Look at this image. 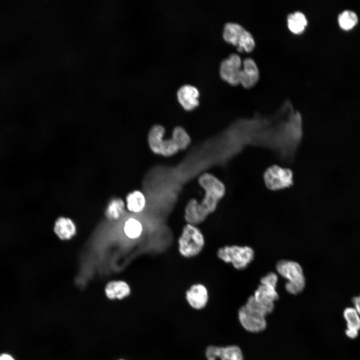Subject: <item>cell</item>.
<instances>
[{
	"mask_svg": "<svg viewBox=\"0 0 360 360\" xmlns=\"http://www.w3.org/2000/svg\"><path fill=\"white\" fill-rule=\"evenodd\" d=\"M186 298L192 308L200 310L204 308L208 302V291L204 285L194 284L186 292Z\"/></svg>",
	"mask_w": 360,
	"mask_h": 360,
	"instance_id": "obj_11",
	"label": "cell"
},
{
	"mask_svg": "<svg viewBox=\"0 0 360 360\" xmlns=\"http://www.w3.org/2000/svg\"><path fill=\"white\" fill-rule=\"evenodd\" d=\"M263 176L266 186L272 190L290 188L294 184L292 172L278 165L268 167Z\"/></svg>",
	"mask_w": 360,
	"mask_h": 360,
	"instance_id": "obj_8",
	"label": "cell"
},
{
	"mask_svg": "<svg viewBox=\"0 0 360 360\" xmlns=\"http://www.w3.org/2000/svg\"><path fill=\"white\" fill-rule=\"evenodd\" d=\"M221 347L216 346H208L205 351L207 360H216L220 358Z\"/></svg>",
	"mask_w": 360,
	"mask_h": 360,
	"instance_id": "obj_24",
	"label": "cell"
},
{
	"mask_svg": "<svg viewBox=\"0 0 360 360\" xmlns=\"http://www.w3.org/2000/svg\"><path fill=\"white\" fill-rule=\"evenodd\" d=\"M259 78V71L254 60L250 58H245L242 68L240 83L244 87L249 88L256 84Z\"/></svg>",
	"mask_w": 360,
	"mask_h": 360,
	"instance_id": "obj_13",
	"label": "cell"
},
{
	"mask_svg": "<svg viewBox=\"0 0 360 360\" xmlns=\"http://www.w3.org/2000/svg\"><path fill=\"white\" fill-rule=\"evenodd\" d=\"M265 316L246 304L240 308L238 312L241 325L246 330L252 332H260L265 329L266 326Z\"/></svg>",
	"mask_w": 360,
	"mask_h": 360,
	"instance_id": "obj_9",
	"label": "cell"
},
{
	"mask_svg": "<svg viewBox=\"0 0 360 360\" xmlns=\"http://www.w3.org/2000/svg\"><path fill=\"white\" fill-rule=\"evenodd\" d=\"M105 292L110 299H122L130 294V289L128 284L124 281H112L106 284Z\"/></svg>",
	"mask_w": 360,
	"mask_h": 360,
	"instance_id": "obj_16",
	"label": "cell"
},
{
	"mask_svg": "<svg viewBox=\"0 0 360 360\" xmlns=\"http://www.w3.org/2000/svg\"><path fill=\"white\" fill-rule=\"evenodd\" d=\"M199 91L198 88L190 84L182 86L177 92L178 99L184 108L191 110L199 104L198 97Z\"/></svg>",
	"mask_w": 360,
	"mask_h": 360,
	"instance_id": "obj_12",
	"label": "cell"
},
{
	"mask_svg": "<svg viewBox=\"0 0 360 360\" xmlns=\"http://www.w3.org/2000/svg\"><path fill=\"white\" fill-rule=\"evenodd\" d=\"M277 272L288 282L286 283V291L293 294H297L302 291L306 280L302 268L298 262L280 260L276 264Z\"/></svg>",
	"mask_w": 360,
	"mask_h": 360,
	"instance_id": "obj_3",
	"label": "cell"
},
{
	"mask_svg": "<svg viewBox=\"0 0 360 360\" xmlns=\"http://www.w3.org/2000/svg\"><path fill=\"white\" fill-rule=\"evenodd\" d=\"M217 256L226 263H232L234 267L239 270L246 268L252 260L254 251L248 246H224L217 251Z\"/></svg>",
	"mask_w": 360,
	"mask_h": 360,
	"instance_id": "obj_5",
	"label": "cell"
},
{
	"mask_svg": "<svg viewBox=\"0 0 360 360\" xmlns=\"http://www.w3.org/2000/svg\"><path fill=\"white\" fill-rule=\"evenodd\" d=\"M126 202L128 210L134 213L142 212L146 205L145 196L139 190H134L129 193L126 198Z\"/></svg>",
	"mask_w": 360,
	"mask_h": 360,
	"instance_id": "obj_17",
	"label": "cell"
},
{
	"mask_svg": "<svg viewBox=\"0 0 360 360\" xmlns=\"http://www.w3.org/2000/svg\"></svg>",
	"mask_w": 360,
	"mask_h": 360,
	"instance_id": "obj_27",
	"label": "cell"
},
{
	"mask_svg": "<svg viewBox=\"0 0 360 360\" xmlns=\"http://www.w3.org/2000/svg\"><path fill=\"white\" fill-rule=\"evenodd\" d=\"M287 22L289 29L292 32L300 34L304 30L308 21L304 13L296 11L288 16Z\"/></svg>",
	"mask_w": 360,
	"mask_h": 360,
	"instance_id": "obj_18",
	"label": "cell"
},
{
	"mask_svg": "<svg viewBox=\"0 0 360 360\" xmlns=\"http://www.w3.org/2000/svg\"><path fill=\"white\" fill-rule=\"evenodd\" d=\"M198 182L205 191L204 198L200 203L196 199H191L185 210L190 219L200 224L216 210L218 202L224 195L226 188L220 180L209 173L202 174Z\"/></svg>",
	"mask_w": 360,
	"mask_h": 360,
	"instance_id": "obj_1",
	"label": "cell"
},
{
	"mask_svg": "<svg viewBox=\"0 0 360 360\" xmlns=\"http://www.w3.org/2000/svg\"><path fill=\"white\" fill-rule=\"evenodd\" d=\"M338 20L340 26L345 30L353 28L357 24L358 20L357 14L350 10H344L341 12Z\"/></svg>",
	"mask_w": 360,
	"mask_h": 360,
	"instance_id": "obj_21",
	"label": "cell"
},
{
	"mask_svg": "<svg viewBox=\"0 0 360 360\" xmlns=\"http://www.w3.org/2000/svg\"><path fill=\"white\" fill-rule=\"evenodd\" d=\"M242 61L239 55L232 54L220 63V72L221 78L232 84L240 83Z\"/></svg>",
	"mask_w": 360,
	"mask_h": 360,
	"instance_id": "obj_10",
	"label": "cell"
},
{
	"mask_svg": "<svg viewBox=\"0 0 360 360\" xmlns=\"http://www.w3.org/2000/svg\"><path fill=\"white\" fill-rule=\"evenodd\" d=\"M278 278L270 272L260 279V284L252 295L256 302L266 315L273 310L274 302L278 298L276 290Z\"/></svg>",
	"mask_w": 360,
	"mask_h": 360,
	"instance_id": "obj_2",
	"label": "cell"
},
{
	"mask_svg": "<svg viewBox=\"0 0 360 360\" xmlns=\"http://www.w3.org/2000/svg\"><path fill=\"white\" fill-rule=\"evenodd\" d=\"M223 38L228 42L237 46L239 51H251L255 42L252 34L240 24L233 22L225 24Z\"/></svg>",
	"mask_w": 360,
	"mask_h": 360,
	"instance_id": "obj_6",
	"label": "cell"
},
{
	"mask_svg": "<svg viewBox=\"0 0 360 360\" xmlns=\"http://www.w3.org/2000/svg\"><path fill=\"white\" fill-rule=\"evenodd\" d=\"M178 243L180 254L186 258H191L197 256L202 250L204 239L198 228L187 224L183 228Z\"/></svg>",
	"mask_w": 360,
	"mask_h": 360,
	"instance_id": "obj_4",
	"label": "cell"
},
{
	"mask_svg": "<svg viewBox=\"0 0 360 360\" xmlns=\"http://www.w3.org/2000/svg\"><path fill=\"white\" fill-rule=\"evenodd\" d=\"M124 231L128 238L136 240L141 236L143 232V227L142 223L138 220L130 218L125 222Z\"/></svg>",
	"mask_w": 360,
	"mask_h": 360,
	"instance_id": "obj_19",
	"label": "cell"
},
{
	"mask_svg": "<svg viewBox=\"0 0 360 360\" xmlns=\"http://www.w3.org/2000/svg\"><path fill=\"white\" fill-rule=\"evenodd\" d=\"M54 231L61 240H69L75 235L76 228L70 218L60 217L55 222Z\"/></svg>",
	"mask_w": 360,
	"mask_h": 360,
	"instance_id": "obj_15",
	"label": "cell"
},
{
	"mask_svg": "<svg viewBox=\"0 0 360 360\" xmlns=\"http://www.w3.org/2000/svg\"><path fill=\"white\" fill-rule=\"evenodd\" d=\"M0 360H16L11 355L4 353L0 354Z\"/></svg>",
	"mask_w": 360,
	"mask_h": 360,
	"instance_id": "obj_26",
	"label": "cell"
},
{
	"mask_svg": "<svg viewBox=\"0 0 360 360\" xmlns=\"http://www.w3.org/2000/svg\"><path fill=\"white\" fill-rule=\"evenodd\" d=\"M172 138L180 150L187 148L190 142V136L181 126H176L174 129Z\"/></svg>",
	"mask_w": 360,
	"mask_h": 360,
	"instance_id": "obj_22",
	"label": "cell"
},
{
	"mask_svg": "<svg viewBox=\"0 0 360 360\" xmlns=\"http://www.w3.org/2000/svg\"><path fill=\"white\" fill-rule=\"evenodd\" d=\"M220 358L221 360H244L240 348L235 345L221 347Z\"/></svg>",
	"mask_w": 360,
	"mask_h": 360,
	"instance_id": "obj_23",
	"label": "cell"
},
{
	"mask_svg": "<svg viewBox=\"0 0 360 360\" xmlns=\"http://www.w3.org/2000/svg\"><path fill=\"white\" fill-rule=\"evenodd\" d=\"M352 301L354 306V308L360 316V295L353 297Z\"/></svg>",
	"mask_w": 360,
	"mask_h": 360,
	"instance_id": "obj_25",
	"label": "cell"
},
{
	"mask_svg": "<svg viewBox=\"0 0 360 360\" xmlns=\"http://www.w3.org/2000/svg\"><path fill=\"white\" fill-rule=\"evenodd\" d=\"M124 212V203L119 198L112 200L106 210V217L110 220H116L123 215Z\"/></svg>",
	"mask_w": 360,
	"mask_h": 360,
	"instance_id": "obj_20",
	"label": "cell"
},
{
	"mask_svg": "<svg viewBox=\"0 0 360 360\" xmlns=\"http://www.w3.org/2000/svg\"><path fill=\"white\" fill-rule=\"evenodd\" d=\"M164 132V128L162 126H154L148 134L149 146L154 154L165 156H172L176 154L179 148L172 138L163 139Z\"/></svg>",
	"mask_w": 360,
	"mask_h": 360,
	"instance_id": "obj_7",
	"label": "cell"
},
{
	"mask_svg": "<svg viewBox=\"0 0 360 360\" xmlns=\"http://www.w3.org/2000/svg\"><path fill=\"white\" fill-rule=\"evenodd\" d=\"M343 316L346 322V334L351 339L356 338L360 330V316L354 308L348 307L344 310Z\"/></svg>",
	"mask_w": 360,
	"mask_h": 360,
	"instance_id": "obj_14",
	"label": "cell"
}]
</instances>
